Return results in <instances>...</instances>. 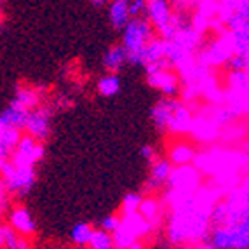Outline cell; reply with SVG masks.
<instances>
[{"mask_svg":"<svg viewBox=\"0 0 249 249\" xmlns=\"http://www.w3.org/2000/svg\"><path fill=\"white\" fill-rule=\"evenodd\" d=\"M159 209H160V206H159L157 199H154V197H145V199L142 200L140 209H138V214L142 216L143 220L148 221V223H152L154 220H157Z\"/></svg>","mask_w":249,"mask_h":249,"instance_id":"d6986e66","label":"cell"},{"mask_svg":"<svg viewBox=\"0 0 249 249\" xmlns=\"http://www.w3.org/2000/svg\"><path fill=\"white\" fill-rule=\"evenodd\" d=\"M7 188H5V185L2 181H0V213H2V209H4L5 206V197H7Z\"/></svg>","mask_w":249,"mask_h":249,"instance_id":"cb8c5ba5","label":"cell"},{"mask_svg":"<svg viewBox=\"0 0 249 249\" xmlns=\"http://www.w3.org/2000/svg\"><path fill=\"white\" fill-rule=\"evenodd\" d=\"M146 4L145 0H133L129 2V13L131 18H145L146 16Z\"/></svg>","mask_w":249,"mask_h":249,"instance_id":"7402d4cb","label":"cell"},{"mask_svg":"<svg viewBox=\"0 0 249 249\" xmlns=\"http://www.w3.org/2000/svg\"><path fill=\"white\" fill-rule=\"evenodd\" d=\"M121 227H122V220L115 214L105 216L103 220L100 221V229L105 230V232H108V233H112V235L119 232V230H121Z\"/></svg>","mask_w":249,"mask_h":249,"instance_id":"44dd1931","label":"cell"},{"mask_svg":"<svg viewBox=\"0 0 249 249\" xmlns=\"http://www.w3.org/2000/svg\"><path fill=\"white\" fill-rule=\"evenodd\" d=\"M173 164L169 162V159H160L157 157L152 166H150V175H148V183L146 187L155 190V188L164 187L166 183H169L171 176H173Z\"/></svg>","mask_w":249,"mask_h":249,"instance_id":"30bf717a","label":"cell"},{"mask_svg":"<svg viewBox=\"0 0 249 249\" xmlns=\"http://www.w3.org/2000/svg\"><path fill=\"white\" fill-rule=\"evenodd\" d=\"M152 121L160 131L181 133L190 125V113L178 100L164 98L152 108Z\"/></svg>","mask_w":249,"mask_h":249,"instance_id":"3957f363","label":"cell"},{"mask_svg":"<svg viewBox=\"0 0 249 249\" xmlns=\"http://www.w3.org/2000/svg\"><path fill=\"white\" fill-rule=\"evenodd\" d=\"M2 237H4V248L7 249H30V242L26 237L14 232L11 227H2Z\"/></svg>","mask_w":249,"mask_h":249,"instance_id":"e0dca14e","label":"cell"},{"mask_svg":"<svg viewBox=\"0 0 249 249\" xmlns=\"http://www.w3.org/2000/svg\"><path fill=\"white\" fill-rule=\"evenodd\" d=\"M0 181L4 183L9 194L25 197L35 183L34 167H16L11 160L0 162Z\"/></svg>","mask_w":249,"mask_h":249,"instance_id":"277c9868","label":"cell"},{"mask_svg":"<svg viewBox=\"0 0 249 249\" xmlns=\"http://www.w3.org/2000/svg\"><path fill=\"white\" fill-rule=\"evenodd\" d=\"M143 197L136 192H129L124 196V200H122V208H124V214H133V213H138L140 206H142Z\"/></svg>","mask_w":249,"mask_h":249,"instance_id":"ffe728a7","label":"cell"},{"mask_svg":"<svg viewBox=\"0 0 249 249\" xmlns=\"http://www.w3.org/2000/svg\"><path fill=\"white\" fill-rule=\"evenodd\" d=\"M0 246H4V237H2V227H0Z\"/></svg>","mask_w":249,"mask_h":249,"instance_id":"484cf974","label":"cell"},{"mask_svg":"<svg viewBox=\"0 0 249 249\" xmlns=\"http://www.w3.org/2000/svg\"><path fill=\"white\" fill-rule=\"evenodd\" d=\"M88 249H117L115 239H113L112 233L105 232L101 229H96L92 232L91 242H89Z\"/></svg>","mask_w":249,"mask_h":249,"instance_id":"ac0fdd59","label":"cell"},{"mask_svg":"<svg viewBox=\"0 0 249 249\" xmlns=\"http://www.w3.org/2000/svg\"><path fill=\"white\" fill-rule=\"evenodd\" d=\"M209 214L197 206H181L169 225L171 241H196L209 233Z\"/></svg>","mask_w":249,"mask_h":249,"instance_id":"6da1fadb","label":"cell"},{"mask_svg":"<svg viewBox=\"0 0 249 249\" xmlns=\"http://www.w3.org/2000/svg\"><path fill=\"white\" fill-rule=\"evenodd\" d=\"M77 249H88V248H77Z\"/></svg>","mask_w":249,"mask_h":249,"instance_id":"4316f807","label":"cell"},{"mask_svg":"<svg viewBox=\"0 0 249 249\" xmlns=\"http://www.w3.org/2000/svg\"><path fill=\"white\" fill-rule=\"evenodd\" d=\"M98 92L105 98H112L117 96L121 91V77L119 73H105L100 80H98V86H96Z\"/></svg>","mask_w":249,"mask_h":249,"instance_id":"9a60e30c","label":"cell"},{"mask_svg":"<svg viewBox=\"0 0 249 249\" xmlns=\"http://www.w3.org/2000/svg\"><path fill=\"white\" fill-rule=\"evenodd\" d=\"M9 227L23 237L34 235L35 230H37V225H35L32 213L26 208H23V206H16L13 211L9 213Z\"/></svg>","mask_w":249,"mask_h":249,"instance_id":"9c48e42d","label":"cell"},{"mask_svg":"<svg viewBox=\"0 0 249 249\" xmlns=\"http://www.w3.org/2000/svg\"><path fill=\"white\" fill-rule=\"evenodd\" d=\"M26 134L37 142H44L51 131V113L47 108H34L26 122Z\"/></svg>","mask_w":249,"mask_h":249,"instance_id":"ba28073f","label":"cell"},{"mask_svg":"<svg viewBox=\"0 0 249 249\" xmlns=\"http://www.w3.org/2000/svg\"><path fill=\"white\" fill-rule=\"evenodd\" d=\"M146 71H148L150 86L162 91L167 98H173L179 92V79L178 75L169 68V61L150 65V67H146Z\"/></svg>","mask_w":249,"mask_h":249,"instance_id":"5b68a950","label":"cell"},{"mask_svg":"<svg viewBox=\"0 0 249 249\" xmlns=\"http://www.w3.org/2000/svg\"><path fill=\"white\" fill-rule=\"evenodd\" d=\"M142 157L145 159V160H148L150 164L157 159V154H155V148L152 145H143L142 146Z\"/></svg>","mask_w":249,"mask_h":249,"instance_id":"603a6c76","label":"cell"},{"mask_svg":"<svg viewBox=\"0 0 249 249\" xmlns=\"http://www.w3.org/2000/svg\"><path fill=\"white\" fill-rule=\"evenodd\" d=\"M94 7H101V5H108V2H103V0H98V2H92Z\"/></svg>","mask_w":249,"mask_h":249,"instance_id":"d4e9b609","label":"cell"},{"mask_svg":"<svg viewBox=\"0 0 249 249\" xmlns=\"http://www.w3.org/2000/svg\"><path fill=\"white\" fill-rule=\"evenodd\" d=\"M127 63L129 54L122 44H113L103 56V67L108 70V73H119Z\"/></svg>","mask_w":249,"mask_h":249,"instance_id":"7c38bea8","label":"cell"},{"mask_svg":"<svg viewBox=\"0 0 249 249\" xmlns=\"http://www.w3.org/2000/svg\"><path fill=\"white\" fill-rule=\"evenodd\" d=\"M131 19L133 18H131V13H129L127 0H115L112 4H108V21H110L113 30L122 32Z\"/></svg>","mask_w":249,"mask_h":249,"instance_id":"8fae6325","label":"cell"},{"mask_svg":"<svg viewBox=\"0 0 249 249\" xmlns=\"http://www.w3.org/2000/svg\"><path fill=\"white\" fill-rule=\"evenodd\" d=\"M155 38V30L145 18H133L121 32V44L129 54V65L145 67V53Z\"/></svg>","mask_w":249,"mask_h":249,"instance_id":"7a4b0ae2","label":"cell"},{"mask_svg":"<svg viewBox=\"0 0 249 249\" xmlns=\"http://www.w3.org/2000/svg\"><path fill=\"white\" fill-rule=\"evenodd\" d=\"M19 140H21L19 131L5 129L0 125V162L11 160V159H13Z\"/></svg>","mask_w":249,"mask_h":249,"instance_id":"4fadbf2b","label":"cell"},{"mask_svg":"<svg viewBox=\"0 0 249 249\" xmlns=\"http://www.w3.org/2000/svg\"><path fill=\"white\" fill-rule=\"evenodd\" d=\"M194 159H196V150H194V146L185 142H179L176 145H173V148L169 152V162L179 167L188 166L190 162H194Z\"/></svg>","mask_w":249,"mask_h":249,"instance_id":"5bb4252c","label":"cell"},{"mask_svg":"<svg viewBox=\"0 0 249 249\" xmlns=\"http://www.w3.org/2000/svg\"><path fill=\"white\" fill-rule=\"evenodd\" d=\"M42 154H44L42 143L26 134V136H21L11 162L16 167H34L38 159L42 157Z\"/></svg>","mask_w":249,"mask_h":249,"instance_id":"8992f818","label":"cell"},{"mask_svg":"<svg viewBox=\"0 0 249 249\" xmlns=\"http://www.w3.org/2000/svg\"><path fill=\"white\" fill-rule=\"evenodd\" d=\"M30 112H32V110H30L28 107H25L21 101H18L16 98H14V100L0 112V125L5 129H13V131L23 133L26 129Z\"/></svg>","mask_w":249,"mask_h":249,"instance_id":"52a82bcc","label":"cell"},{"mask_svg":"<svg viewBox=\"0 0 249 249\" xmlns=\"http://www.w3.org/2000/svg\"><path fill=\"white\" fill-rule=\"evenodd\" d=\"M92 232H94V229H92L91 225L77 223L70 232V241L73 242L75 246H79V248H86V246H89V242H91Z\"/></svg>","mask_w":249,"mask_h":249,"instance_id":"2e32d148","label":"cell"}]
</instances>
